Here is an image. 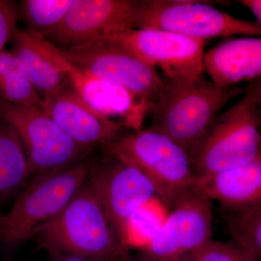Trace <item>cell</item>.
Returning a JSON list of instances; mask_svg holds the SVG:
<instances>
[{"label":"cell","instance_id":"277c9868","mask_svg":"<svg viewBox=\"0 0 261 261\" xmlns=\"http://www.w3.org/2000/svg\"><path fill=\"white\" fill-rule=\"evenodd\" d=\"M89 161L37 174L7 214H0V240L14 247L60 214L87 181Z\"/></svg>","mask_w":261,"mask_h":261},{"label":"cell","instance_id":"5b68a950","mask_svg":"<svg viewBox=\"0 0 261 261\" xmlns=\"http://www.w3.org/2000/svg\"><path fill=\"white\" fill-rule=\"evenodd\" d=\"M103 148L138 168L170 207L195 183L189 152L153 127L126 134Z\"/></svg>","mask_w":261,"mask_h":261},{"label":"cell","instance_id":"d4e9b609","mask_svg":"<svg viewBox=\"0 0 261 261\" xmlns=\"http://www.w3.org/2000/svg\"><path fill=\"white\" fill-rule=\"evenodd\" d=\"M53 255L56 261H92L82 257L74 256V255H67L57 252H49Z\"/></svg>","mask_w":261,"mask_h":261},{"label":"cell","instance_id":"7a4b0ae2","mask_svg":"<svg viewBox=\"0 0 261 261\" xmlns=\"http://www.w3.org/2000/svg\"><path fill=\"white\" fill-rule=\"evenodd\" d=\"M32 239L49 252L92 261H135L113 231L86 181L66 207L38 228Z\"/></svg>","mask_w":261,"mask_h":261},{"label":"cell","instance_id":"3957f363","mask_svg":"<svg viewBox=\"0 0 261 261\" xmlns=\"http://www.w3.org/2000/svg\"><path fill=\"white\" fill-rule=\"evenodd\" d=\"M165 80L166 85L151 111L152 127L188 152L220 111L244 92L240 86H219L204 78L187 84Z\"/></svg>","mask_w":261,"mask_h":261},{"label":"cell","instance_id":"44dd1931","mask_svg":"<svg viewBox=\"0 0 261 261\" xmlns=\"http://www.w3.org/2000/svg\"><path fill=\"white\" fill-rule=\"evenodd\" d=\"M0 99L15 106L44 107L43 99L18 67L0 78Z\"/></svg>","mask_w":261,"mask_h":261},{"label":"cell","instance_id":"9a60e30c","mask_svg":"<svg viewBox=\"0 0 261 261\" xmlns=\"http://www.w3.org/2000/svg\"><path fill=\"white\" fill-rule=\"evenodd\" d=\"M204 71L219 86L238 85L260 78V37H227L205 51Z\"/></svg>","mask_w":261,"mask_h":261},{"label":"cell","instance_id":"5bb4252c","mask_svg":"<svg viewBox=\"0 0 261 261\" xmlns=\"http://www.w3.org/2000/svg\"><path fill=\"white\" fill-rule=\"evenodd\" d=\"M43 102L44 112L75 142L87 147L102 148L126 135V128L94 111L70 84Z\"/></svg>","mask_w":261,"mask_h":261},{"label":"cell","instance_id":"7402d4cb","mask_svg":"<svg viewBox=\"0 0 261 261\" xmlns=\"http://www.w3.org/2000/svg\"><path fill=\"white\" fill-rule=\"evenodd\" d=\"M177 261H260L233 243L210 240Z\"/></svg>","mask_w":261,"mask_h":261},{"label":"cell","instance_id":"8992f818","mask_svg":"<svg viewBox=\"0 0 261 261\" xmlns=\"http://www.w3.org/2000/svg\"><path fill=\"white\" fill-rule=\"evenodd\" d=\"M135 29H161L205 39L260 37L261 25L224 13L208 2L142 0Z\"/></svg>","mask_w":261,"mask_h":261},{"label":"cell","instance_id":"603a6c76","mask_svg":"<svg viewBox=\"0 0 261 261\" xmlns=\"http://www.w3.org/2000/svg\"><path fill=\"white\" fill-rule=\"evenodd\" d=\"M20 20L18 3L13 0H0V53L11 42Z\"/></svg>","mask_w":261,"mask_h":261},{"label":"cell","instance_id":"cb8c5ba5","mask_svg":"<svg viewBox=\"0 0 261 261\" xmlns=\"http://www.w3.org/2000/svg\"><path fill=\"white\" fill-rule=\"evenodd\" d=\"M236 3L246 7L255 15L256 22L261 25V1L260 0H240Z\"/></svg>","mask_w":261,"mask_h":261},{"label":"cell","instance_id":"ac0fdd59","mask_svg":"<svg viewBox=\"0 0 261 261\" xmlns=\"http://www.w3.org/2000/svg\"><path fill=\"white\" fill-rule=\"evenodd\" d=\"M32 174L21 141L0 116V200L14 194Z\"/></svg>","mask_w":261,"mask_h":261},{"label":"cell","instance_id":"ffe728a7","mask_svg":"<svg viewBox=\"0 0 261 261\" xmlns=\"http://www.w3.org/2000/svg\"><path fill=\"white\" fill-rule=\"evenodd\" d=\"M74 0H21L18 3L20 20L29 32L44 34L56 27L68 13Z\"/></svg>","mask_w":261,"mask_h":261},{"label":"cell","instance_id":"30bf717a","mask_svg":"<svg viewBox=\"0 0 261 261\" xmlns=\"http://www.w3.org/2000/svg\"><path fill=\"white\" fill-rule=\"evenodd\" d=\"M60 51L68 61L94 76L126 89L152 104L166 85V80L156 68L106 39H96Z\"/></svg>","mask_w":261,"mask_h":261},{"label":"cell","instance_id":"d6986e66","mask_svg":"<svg viewBox=\"0 0 261 261\" xmlns=\"http://www.w3.org/2000/svg\"><path fill=\"white\" fill-rule=\"evenodd\" d=\"M233 243L252 256L261 257V201L240 207L221 206Z\"/></svg>","mask_w":261,"mask_h":261},{"label":"cell","instance_id":"2e32d148","mask_svg":"<svg viewBox=\"0 0 261 261\" xmlns=\"http://www.w3.org/2000/svg\"><path fill=\"white\" fill-rule=\"evenodd\" d=\"M209 200L226 207H240L261 201V157L255 161L195 179L192 185Z\"/></svg>","mask_w":261,"mask_h":261},{"label":"cell","instance_id":"52a82bcc","mask_svg":"<svg viewBox=\"0 0 261 261\" xmlns=\"http://www.w3.org/2000/svg\"><path fill=\"white\" fill-rule=\"evenodd\" d=\"M89 161L87 183L113 231L126 244V226L137 211L157 195L148 178L132 163L106 148Z\"/></svg>","mask_w":261,"mask_h":261},{"label":"cell","instance_id":"7c38bea8","mask_svg":"<svg viewBox=\"0 0 261 261\" xmlns=\"http://www.w3.org/2000/svg\"><path fill=\"white\" fill-rule=\"evenodd\" d=\"M44 51L66 75L72 88L86 104L126 129H142L153 104L121 87L94 76L68 61L60 49L41 34L31 32Z\"/></svg>","mask_w":261,"mask_h":261},{"label":"cell","instance_id":"4fadbf2b","mask_svg":"<svg viewBox=\"0 0 261 261\" xmlns=\"http://www.w3.org/2000/svg\"><path fill=\"white\" fill-rule=\"evenodd\" d=\"M142 0H74L64 18L42 37L64 50L135 29Z\"/></svg>","mask_w":261,"mask_h":261},{"label":"cell","instance_id":"8fae6325","mask_svg":"<svg viewBox=\"0 0 261 261\" xmlns=\"http://www.w3.org/2000/svg\"><path fill=\"white\" fill-rule=\"evenodd\" d=\"M172 208L135 261H177L211 240L213 211L208 199L191 187L180 195Z\"/></svg>","mask_w":261,"mask_h":261},{"label":"cell","instance_id":"9c48e42d","mask_svg":"<svg viewBox=\"0 0 261 261\" xmlns=\"http://www.w3.org/2000/svg\"><path fill=\"white\" fill-rule=\"evenodd\" d=\"M99 39L116 43L153 68H161L165 80L173 83H193L203 78L205 41L145 29H127Z\"/></svg>","mask_w":261,"mask_h":261},{"label":"cell","instance_id":"6da1fadb","mask_svg":"<svg viewBox=\"0 0 261 261\" xmlns=\"http://www.w3.org/2000/svg\"><path fill=\"white\" fill-rule=\"evenodd\" d=\"M261 79L250 81L240 99L218 115L189 151L195 179L261 157Z\"/></svg>","mask_w":261,"mask_h":261},{"label":"cell","instance_id":"e0dca14e","mask_svg":"<svg viewBox=\"0 0 261 261\" xmlns=\"http://www.w3.org/2000/svg\"><path fill=\"white\" fill-rule=\"evenodd\" d=\"M11 42L10 51L17 67L42 99L61 92L69 85L66 75L42 49L32 33L18 29Z\"/></svg>","mask_w":261,"mask_h":261},{"label":"cell","instance_id":"ba28073f","mask_svg":"<svg viewBox=\"0 0 261 261\" xmlns=\"http://www.w3.org/2000/svg\"><path fill=\"white\" fill-rule=\"evenodd\" d=\"M0 116L21 141L32 173L73 166L93 149L75 142L43 108L15 106L0 99Z\"/></svg>","mask_w":261,"mask_h":261}]
</instances>
